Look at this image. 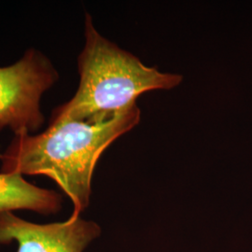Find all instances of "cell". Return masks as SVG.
Instances as JSON below:
<instances>
[{
	"label": "cell",
	"mask_w": 252,
	"mask_h": 252,
	"mask_svg": "<svg viewBox=\"0 0 252 252\" xmlns=\"http://www.w3.org/2000/svg\"><path fill=\"white\" fill-rule=\"evenodd\" d=\"M140 120L135 105L104 123L50 122L44 132L15 135L0 153L1 172L50 178L72 202L73 215L90 203L92 179L102 153Z\"/></svg>",
	"instance_id": "6da1fadb"
},
{
	"label": "cell",
	"mask_w": 252,
	"mask_h": 252,
	"mask_svg": "<svg viewBox=\"0 0 252 252\" xmlns=\"http://www.w3.org/2000/svg\"><path fill=\"white\" fill-rule=\"evenodd\" d=\"M85 45L79 60L80 84L68 102L55 108L50 122L104 123L136 105L148 91L172 89L182 77L149 67L135 55L101 36L90 14L85 17Z\"/></svg>",
	"instance_id": "7a4b0ae2"
},
{
	"label": "cell",
	"mask_w": 252,
	"mask_h": 252,
	"mask_svg": "<svg viewBox=\"0 0 252 252\" xmlns=\"http://www.w3.org/2000/svg\"><path fill=\"white\" fill-rule=\"evenodd\" d=\"M59 79L51 60L36 49H28L16 63L0 67V132L15 135L38 131L44 124L41 97Z\"/></svg>",
	"instance_id": "3957f363"
},
{
	"label": "cell",
	"mask_w": 252,
	"mask_h": 252,
	"mask_svg": "<svg viewBox=\"0 0 252 252\" xmlns=\"http://www.w3.org/2000/svg\"><path fill=\"white\" fill-rule=\"evenodd\" d=\"M99 226L73 215L63 222L37 224L12 212L0 214V245L17 243V252H82L99 236Z\"/></svg>",
	"instance_id": "277c9868"
},
{
	"label": "cell",
	"mask_w": 252,
	"mask_h": 252,
	"mask_svg": "<svg viewBox=\"0 0 252 252\" xmlns=\"http://www.w3.org/2000/svg\"><path fill=\"white\" fill-rule=\"evenodd\" d=\"M62 203V195L57 191L39 188L22 175L0 172V214L31 210L49 216L58 213Z\"/></svg>",
	"instance_id": "5b68a950"
}]
</instances>
